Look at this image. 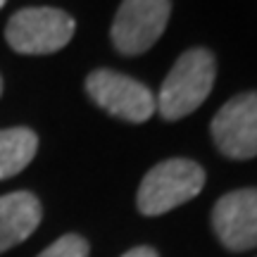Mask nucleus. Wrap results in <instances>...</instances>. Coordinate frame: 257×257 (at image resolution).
I'll return each mask as SVG.
<instances>
[{
  "instance_id": "obj_1",
  "label": "nucleus",
  "mask_w": 257,
  "mask_h": 257,
  "mask_svg": "<svg viewBox=\"0 0 257 257\" xmlns=\"http://www.w3.org/2000/svg\"><path fill=\"white\" fill-rule=\"evenodd\" d=\"M217 76V64L210 50L193 48L186 50L167 74L162 91L157 95V110L165 119L174 121L188 117L207 100Z\"/></svg>"
},
{
  "instance_id": "obj_2",
  "label": "nucleus",
  "mask_w": 257,
  "mask_h": 257,
  "mask_svg": "<svg viewBox=\"0 0 257 257\" xmlns=\"http://www.w3.org/2000/svg\"><path fill=\"white\" fill-rule=\"evenodd\" d=\"M205 186L200 165L186 157H172L155 165L141 181L138 210L148 217H157L193 200Z\"/></svg>"
},
{
  "instance_id": "obj_3",
  "label": "nucleus",
  "mask_w": 257,
  "mask_h": 257,
  "mask_svg": "<svg viewBox=\"0 0 257 257\" xmlns=\"http://www.w3.org/2000/svg\"><path fill=\"white\" fill-rule=\"evenodd\" d=\"M74 19L57 8H24L5 27L8 46L22 55H50L62 50L74 36Z\"/></svg>"
},
{
  "instance_id": "obj_4",
  "label": "nucleus",
  "mask_w": 257,
  "mask_h": 257,
  "mask_svg": "<svg viewBox=\"0 0 257 257\" xmlns=\"http://www.w3.org/2000/svg\"><path fill=\"white\" fill-rule=\"evenodd\" d=\"M172 0H121L112 22V43L121 55H143L162 38Z\"/></svg>"
},
{
  "instance_id": "obj_5",
  "label": "nucleus",
  "mask_w": 257,
  "mask_h": 257,
  "mask_svg": "<svg viewBox=\"0 0 257 257\" xmlns=\"http://www.w3.org/2000/svg\"><path fill=\"white\" fill-rule=\"evenodd\" d=\"M86 93L98 107L110 112L112 117L134 124L148 121L157 110V100L148 86L112 69H95L88 74Z\"/></svg>"
},
{
  "instance_id": "obj_6",
  "label": "nucleus",
  "mask_w": 257,
  "mask_h": 257,
  "mask_svg": "<svg viewBox=\"0 0 257 257\" xmlns=\"http://www.w3.org/2000/svg\"><path fill=\"white\" fill-rule=\"evenodd\" d=\"M212 138L231 160L257 157V93L233 95L212 119Z\"/></svg>"
},
{
  "instance_id": "obj_7",
  "label": "nucleus",
  "mask_w": 257,
  "mask_h": 257,
  "mask_svg": "<svg viewBox=\"0 0 257 257\" xmlns=\"http://www.w3.org/2000/svg\"><path fill=\"white\" fill-rule=\"evenodd\" d=\"M212 226L224 248L233 252L257 248V188L231 191L217 200Z\"/></svg>"
},
{
  "instance_id": "obj_8",
  "label": "nucleus",
  "mask_w": 257,
  "mask_h": 257,
  "mask_svg": "<svg viewBox=\"0 0 257 257\" xmlns=\"http://www.w3.org/2000/svg\"><path fill=\"white\" fill-rule=\"evenodd\" d=\"M43 210L34 193L17 191L0 195V252L27 240L41 224Z\"/></svg>"
},
{
  "instance_id": "obj_9",
  "label": "nucleus",
  "mask_w": 257,
  "mask_h": 257,
  "mask_svg": "<svg viewBox=\"0 0 257 257\" xmlns=\"http://www.w3.org/2000/svg\"><path fill=\"white\" fill-rule=\"evenodd\" d=\"M38 150V136L31 128L15 126L0 131V181L24 172Z\"/></svg>"
},
{
  "instance_id": "obj_10",
  "label": "nucleus",
  "mask_w": 257,
  "mask_h": 257,
  "mask_svg": "<svg viewBox=\"0 0 257 257\" xmlns=\"http://www.w3.org/2000/svg\"><path fill=\"white\" fill-rule=\"evenodd\" d=\"M38 257H88V243L76 233H67L62 238H57L50 248L43 250Z\"/></svg>"
},
{
  "instance_id": "obj_11",
  "label": "nucleus",
  "mask_w": 257,
  "mask_h": 257,
  "mask_svg": "<svg viewBox=\"0 0 257 257\" xmlns=\"http://www.w3.org/2000/svg\"><path fill=\"white\" fill-rule=\"evenodd\" d=\"M121 257H157V252L153 248H148V245H141V248H134V250H128V252H124Z\"/></svg>"
},
{
  "instance_id": "obj_12",
  "label": "nucleus",
  "mask_w": 257,
  "mask_h": 257,
  "mask_svg": "<svg viewBox=\"0 0 257 257\" xmlns=\"http://www.w3.org/2000/svg\"><path fill=\"white\" fill-rule=\"evenodd\" d=\"M0 95H3V79H0Z\"/></svg>"
},
{
  "instance_id": "obj_13",
  "label": "nucleus",
  "mask_w": 257,
  "mask_h": 257,
  "mask_svg": "<svg viewBox=\"0 0 257 257\" xmlns=\"http://www.w3.org/2000/svg\"><path fill=\"white\" fill-rule=\"evenodd\" d=\"M5 3H8V0H0V8H3V5H5Z\"/></svg>"
}]
</instances>
